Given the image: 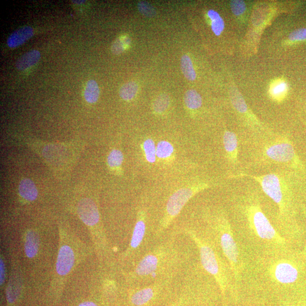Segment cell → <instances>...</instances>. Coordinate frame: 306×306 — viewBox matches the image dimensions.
Returning a JSON list of instances; mask_svg holds the SVG:
<instances>
[{
    "label": "cell",
    "mask_w": 306,
    "mask_h": 306,
    "mask_svg": "<svg viewBox=\"0 0 306 306\" xmlns=\"http://www.w3.org/2000/svg\"><path fill=\"white\" fill-rule=\"evenodd\" d=\"M245 177L258 182L263 192L276 204L281 226L286 230L285 233L289 238L298 237L301 231L296 220V199L288 178L277 173L258 176L239 174L234 176V178Z\"/></svg>",
    "instance_id": "cell-1"
},
{
    "label": "cell",
    "mask_w": 306,
    "mask_h": 306,
    "mask_svg": "<svg viewBox=\"0 0 306 306\" xmlns=\"http://www.w3.org/2000/svg\"><path fill=\"white\" fill-rule=\"evenodd\" d=\"M243 210L249 228L259 240L278 247L287 245L286 239L278 233L263 212L258 199L247 198Z\"/></svg>",
    "instance_id": "cell-2"
},
{
    "label": "cell",
    "mask_w": 306,
    "mask_h": 306,
    "mask_svg": "<svg viewBox=\"0 0 306 306\" xmlns=\"http://www.w3.org/2000/svg\"><path fill=\"white\" fill-rule=\"evenodd\" d=\"M213 227L216 232L217 240L227 260L235 279L239 281L241 275L242 263L240 252L229 221L224 214L220 213L214 218Z\"/></svg>",
    "instance_id": "cell-3"
},
{
    "label": "cell",
    "mask_w": 306,
    "mask_h": 306,
    "mask_svg": "<svg viewBox=\"0 0 306 306\" xmlns=\"http://www.w3.org/2000/svg\"><path fill=\"white\" fill-rule=\"evenodd\" d=\"M263 157L268 162L304 171V164L288 139L269 140L263 146Z\"/></svg>",
    "instance_id": "cell-4"
},
{
    "label": "cell",
    "mask_w": 306,
    "mask_h": 306,
    "mask_svg": "<svg viewBox=\"0 0 306 306\" xmlns=\"http://www.w3.org/2000/svg\"><path fill=\"white\" fill-rule=\"evenodd\" d=\"M269 271L273 279L281 284L291 285L304 281L306 265L302 256H291L273 263Z\"/></svg>",
    "instance_id": "cell-5"
},
{
    "label": "cell",
    "mask_w": 306,
    "mask_h": 306,
    "mask_svg": "<svg viewBox=\"0 0 306 306\" xmlns=\"http://www.w3.org/2000/svg\"><path fill=\"white\" fill-rule=\"evenodd\" d=\"M188 234L199 248L200 259L204 268L214 277L224 291L227 286L228 279L226 269L224 268L219 256L212 246L204 239L197 236L193 232L188 231Z\"/></svg>",
    "instance_id": "cell-6"
},
{
    "label": "cell",
    "mask_w": 306,
    "mask_h": 306,
    "mask_svg": "<svg viewBox=\"0 0 306 306\" xmlns=\"http://www.w3.org/2000/svg\"><path fill=\"white\" fill-rule=\"evenodd\" d=\"M210 187L209 183L199 182L175 192L168 200L166 211L160 224V230L167 227L190 200L199 192Z\"/></svg>",
    "instance_id": "cell-7"
},
{
    "label": "cell",
    "mask_w": 306,
    "mask_h": 306,
    "mask_svg": "<svg viewBox=\"0 0 306 306\" xmlns=\"http://www.w3.org/2000/svg\"><path fill=\"white\" fill-rule=\"evenodd\" d=\"M77 212L81 220L88 226H94L100 220V214L96 204L90 199L81 200L77 206Z\"/></svg>",
    "instance_id": "cell-8"
},
{
    "label": "cell",
    "mask_w": 306,
    "mask_h": 306,
    "mask_svg": "<svg viewBox=\"0 0 306 306\" xmlns=\"http://www.w3.org/2000/svg\"><path fill=\"white\" fill-rule=\"evenodd\" d=\"M75 263V255L71 248L68 245H63L60 249L56 271L61 276L66 275L72 269Z\"/></svg>",
    "instance_id": "cell-9"
},
{
    "label": "cell",
    "mask_w": 306,
    "mask_h": 306,
    "mask_svg": "<svg viewBox=\"0 0 306 306\" xmlns=\"http://www.w3.org/2000/svg\"><path fill=\"white\" fill-rule=\"evenodd\" d=\"M160 264V259L154 254L146 255L136 266L135 272L137 276H146L156 271Z\"/></svg>",
    "instance_id": "cell-10"
},
{
    "label": "cell",
    "mask_w": 306,
    "mask_h": 306,
    "mask_svg": "<svg viewBox=\"0 0 306 306\" xmlns=\"http://www.w3.org/2000/svg\"><path fill=\"white\" fill-rule=\"evenodd\" d=\"M224 146L228 160L234 164L238 163V142L237 135L226 131L223 137Z\"/></svg>",
    "instance_id": "cell-11"
},
{
    "label": "cell",
    "mask_w": 306,
    "mask_h": 306,
    "mask_svg": "<svg viewBox=\"0 0 306 306\" xmlns=\"http://www.w3.org/2000/svg\"><path fill=\"white\" fill-rule=\"evenodd\" d=\"M146 214L144 211H140L133 230L132 236L130 244L132 249H136L139 247L145 236L146 231L145 224Z\"/></svg>",
    "instance_id": "cell-12"
},
{
    "label": "cell",
    "mask_w": 306,
    "mask_h": 306,
    "mask_svg": "<svg viewBox=\"0 0 306 306\" xmlns=\"http://www.w3.org/2000/svg\"><path fill=\"white\" fill-rule=\"evenodd\" d=\"M34 35V30L30 26L20 28L10 35L7 44L10 48H16L29 40Z\"/></svg>",
    "instance_id": "cell-13"
},
{
    "label": "cell",
    "mask_w": 306,
    "mask_h": 306,
    "mask_svg": "<svg viewBox=\"0 0 306 306\" xmlns=\"http://www.w3.org/2000/svg\"><path fill=\"white\" fill-rule=\"evenodd\" d=\"M40 247V238L36 232L30 230L27 232L24 242V251L29 258H33L38 254Z\"/></svg>",
    "instance_id": "cell-14"
},
{
    "label": "cell",
    "mask_w": 306,
    "mask_h": 306,
    "mask_svg": "<svg viewBox=\"0 0 306 306\" xmlns=\"http://www.w3.org/2000/svg\"><path fill=\"white\" fill-rule=\"evenodd\" d=\"M19 190L20 196L27 201L33 202L37 198L38 189L31 179H23L21 181Z\"/></svg>",
    "instance_id": "cell-15"
},
{
    "label": "cell",
    "mask_w": 306,
    "mask_h": 306,
    "mask_svg": "<svg viewBox=\"0 0 306 306\" xmlns=\"http://www.w3.org/2000/svg\"><path fill=\"white\" fill-rule=\"evenodd\" d=\"M41 53L37 50H32L26 53L18 60L16 65L19 70H25L35 65L40 61Z\"/></svg>",
    "instance_id": "cell-16"
},
{
    "label": "cell",
    "mask_w": 306,
    "mask_h": 306,
    "mask_svg": "<svg viewBox=\"0 0 306 306\" xmlns=\"http://www.w3.org/2000/svg\"><path fill=\"white\" fill-rule=\"evenodd\" d=\"M184 103L189 110H198L202 107L203 100L200 94L195 90H189L184 96Z\"/></svg>",
    "instance_id": "cell-17"
},
{
    "label": "cell",
    "mask_w": 306,
    "mask_h": 306,
    "mask_svg": "<svg viewBox=\"0 0 306 306\" xmlns=\"http://www.w3.org/2000/svg\"><path fill=\"white\" fill-rule=\"evenodd\" d=\"M207 16L211 21V28L213 32L216 36H220L224 29V22L223 18L219 13L212 9L207 12Z\"/></svg>",
    "instance_id": "cell-18"
},
{
    "label": "cell",
    "mask_w": 306,
    "mask_h": 306,
    "mask_svg": "<svg viewBox=\"0 0 306 306\" xmlns=\"http://www.w3.org/2000/svg\"><path fill=\"white\" fill-rule=\"evenodd\" d=\"M181 69L185 79L193 82L196 79V73L192 60L187 55L182 56L181 61Z\"/></svg>",
    "instance_id": "cell-19"
},
{
    "label": "cell",
    "mask_w": 306,
    "mask_h": 306,
    "mask_svg": "<svg viewBox=\"0 0 306 306\" xmlns=\"http://www.w3.org/2000/svg\"><path fill=\"white\" fill-rule=\"evenodd\" d=\"M100 88L98 83L94 80H90L87 82L84 97L89 103H95L100 97Z\"/></svg>",
    "instance_id": "cell-20"
},
{
    "label": "cell",
    "mask_w": 306,
    "mask_h": 306,
    "mask_svg": "<svg viewBox=\"0 0 306 306\" xmlns=\"http://www.w3.org/2000/svg\"><path fill=\"white\" fill-rule=\"evenodd\" d=\"M153 296V289L152 288L147 287L137 291L133 295L131 301L133 305L140 306L146 304Z\"/></svg>",
    "instance_id": "cell-21"
},
{
    "label": "cell",
    "mask_w": 306,
    "mask_h": 306,
    "mask_svg": "<svg viewBox=\"0 0 306 306\" xmlns=\"http://www.w3.org/2000/svg\"><path fill=\"white\" fill-rule=\"evenodd\" d=\"M174 153V147L167 141H161L156 146L157 157L161 160L169 159Z\"/></svg>",
    "instance_id": "cell-22"
},
{
    "label": "cell",
    "mask_w": 306,
    "mask_h": 306,
    "mask_svg": "<svg viewBox=\"0 0 306 306\" xmlns=\"http://www.w3.org/2000/svg\"><path fill=\"white\" fill-rule=\"evenodd\" d=\"M138 90L139 86L136 82H131L126 83L120 89V96L125 101H131L136 97Z\"/></svg>",
    "instance_id": "cell-23"
},
{
    "label": "cell",
    "mask_w": 306,
    "mask_h": 306,
    "mask_svg": "<svg viewBox=\"0 0 306 306\" xmlns=\"http://www.w3.org/2000/svg\"><path fill=\"white\" fill-rule=\"evenodd\" d=\"M123 160H124V156L121 151L114 149L108 155L107 163L111 170H121Z\"/></svg>",
    "instance_id": "cell-24"
},
{
    "label": "cell",
    "mask_w": 306,
    "mask_h": 306,
    "mask_svg": "<svg viewBox=\"0 0 306 306\" xmlns=\"http://www.w3.org/2000/svg\"><path fill=\"white\" fill-rule=\"evenodd\" d=\"M170 104V97L166 94L158 96L153 103V109L156 113L162 114L167 110Z\"/></svg>",
    "instance_id": "cell-25"
},
{
    "label": "cell",
    "mask_w": 306,
    "mask_h": 306,
    "mask_svg": "<svg viewBox=\"0 0 306 306\" xmlns=\"http://www.w3.org/2000/svg\"><path fill=\"white\" fill-rule=\"evenodd\" d=\"M231 101L234 107L239 113L247 114L248 109L244 97L242 96L237 90H234L231 93Z\"/></svg>",
    "instance_id": "cell-26"
},
{
    "label": "cell",
    "mask_w": 306,
    "mask_h": 306,
    "mask_svg": "<svg viewBox=\"0 0 306 306\" xmlns=\"http://www.w3.org/2000/svg\"><path fill=\"white\" fill-rule=\"evenodd\" d=\"M288 89L287 84L284 81H279L273 84L270 93L274 100L281 101L286 96Z\"/></svg>",
    "instance_id": "cell-27"
},
{
    "label": "cell",
    "mask_w": 306,
    "mask_h": 306,
    "mask_svg": "<svg viewBox=\"0 0 306 306\" xmlns=\"http://www.w3.org/2000/svg\"><path fill=\"white\" fill-rule=\"evenodd\" d=\"M143 149L146 161L150 163H154L156 161V146L154 140L147 139L143 143Z\"/></svg>",
    "instance_id": "cell-28"
},
{
    "label": "cell",
    "mask_w": 306,
    "mask_h": 306,
    "mask_svg": "<svg viewBox=\"0 0 306 306\" xmlns=\"http://www.w3.org/2000/svg\"><path fill=\"white\" fill-rule=\"evenodd\" d=\"M131 39L128 37H120L116 40L111 46V51L114 55L122 54L126 47L131 44Z\"/></svg>",
    "instance_id": "cell-29"
},
{
    "label": "cell",
    "mask_w": 306,
    "mask_h": 306,
    "mask_svg": "<svg viewBox=\"0 0 306 306\" xmlns=\"http://www.w3.org/2000/svg\"><path fill=\"white\" fill-rule=\"evenodd\" d=\"M139 11L143 15L147 17H153L157 15L156 10L149 3L141 1L137 4Z\"/></svg>",
    "instance_id": "cell-30"
},
{
    "label": "cell",
    "mask_w": 306,
    "mask_h": 306,
    "mask_svg": "<svg viewBox=\"0 0 306 306\" xmlns=\"http://www.w3.org/2000/svg\"><path fill=\"white\" fill-rule=\"evenodd\" d=\"M232 12L235 16H239L244 15L246 10L245 3L242 0H233L230 2Z\"/></svg>",
    "instance_id": "cell-31"
},
{
    "label": "cell",
    "mask_w": 306,
    "mask_h": 306,
    "mask_svg": "<svg viewBox=\"0 0 306 306\" xmlns=\"http://www.w3.org/2000/svg\"><path fill=\"white\" fill-rule=\"evenodd\" d=\"M20 290L19 287L14 285L13 283L10 284L7 289V298L10 303L15 302L19 295Z\"/></svg>",
    "instance_id": "cell-32"
},
{
    "label": "cell",
    "mask_w": 306,
    "mask_h": 306,
    "mask_svg": "<svg viewBox=\"0 0 306 306\" xmlns=\"http://www.w3.org/2000/svg\"><path fill=\"white\" fill-rule=\"evenodd\" d=\"M292 41H299L306 40V29H300L292 32L289 37Z\"/></svg>",
    "instance_id": "cell-33"
},
{
    "label": "cell",
    "mask_w": 306,
    "mask_h": 306,
    "mask_svg": "<svg viewBox=\"0 0 306 306\" xmlns=\"http://www.w3.org/2000/svg\"><path fill=\"white\" fill-rule=\"evenodd\" d=\"M5 279V264L2 258L0 259V284L1 286L4 283Z\"/></svg>",
    "instance_id": "cell-34"
},
{
    "label": "cell",
    "mask_w": 306,
    "mask_h": 306,
    "mask_svg": "<svg viewBox=\"0 0 306 306\" xmlns=\"http://www.w3.org/2000/svg\"><path fill=\"white\" fill-rule=\"evenodd\" d=\"M302 210H303V213H304L305 219L306 221V204H305V205H302ZM302 256H303V258L304 259V261L306 265V245H305L304 251L303 253H302Z\"/></svg>",
    "instance_id": "cell-35"
},
{
    "label": "cell",
    "mask_w": 306,
    "mask_h": 306,
    "mask_svg": "<svg viewBox=\"0 0 306 306\" xmlns=\"http://www.w3.org/2000/svg\"><path fill=\"white\" fill-rule=\"evenodd\" d=\"M79 306H97L96 304L91 302H83L82 304H80Z\"/></svg>",
    "instance_id": "cell-36"
},
{
    "label": "cell",
    "mask_w": 306,
    "mask_h": 306,
    "mask_svg": "<svg viewBox=\"0 0 306 306\" xmlns=\"http://www.w3.org/2000/svg\"><path fill=\"white\" fill-rule=\"evenodd\" d=\"M74 3H77V4H82L85 2V1H72Z\"/></svg>",
    "instance_id": "cell-37"
},
{
    "label": "cell",
    "mask_w": 306,
    "mask_h": 306,
    "mask_svg": "<svg viewBox=\"0 0 306 306\" xmlns=\"http://www.w3.org/2000/svg\"><path fill=\"white\" fill-rule=\"evenodd\" d=\"M305 281H306V280H305Z\"/></svg>",
    "instance_id": "cell-38"
},
{
    "label": "cell",
    "mask_w": 306,
    "mask_h": 306,
    "mask_svg": "<svg viewBox=\"0 0 306 306\" xmlns=\"http://www.w3.org/2000/svg\"></svg>",
    "instance_id": "cell-39"
}]
</instances>
